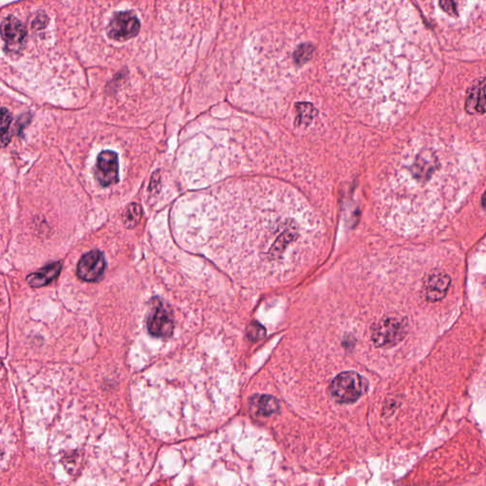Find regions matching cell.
Listing matches in <instances>:
<instances>
[{
    "label": "cell",
    "instance_id": "12",
    "mask_svg": "<svg viewBox=\"0 0 486 486\" xmlns=\"http://www.w3.org/2000/svg\"><path fill=\"white\" fill-rule=\"evenodd\" d=\"M61 269V263L49 264L44 268L39 270V271L34 273V274L29 275L27 283L29 285L34 287V288H40V287L48 285L49 283H51V281L59 277Z\"/></svg>",
    "mask_w": 486,
    "mask_h": 486
},
{
    "label": "cell",
    "instance_id": "4",
    "mask_svg": "<svg viewBox=\"0 0 486 486\" xmlns=\"http://www.w3.org/2000/svg\"><path fill=\"white\" fill-rule=\"evenodd\" d=\"M365 390L364 379L355 372H345L333 379L330 393L338 403H353L360 398Z\"/></svg>",
    "mask_w": 486,
    "mask_h": 486
},
{
    "label": "cell",
    "instance_id": "15",
    "mask_svg": "<svg viewBox=\"0 0 486 486\" xmlns=\"http://www.w3.org/2000/svg\"><path fill=\"white\" fill-rule=\"evenodd\" d=\"M141 218H142V208L137 203H132L126 209L123 220L128 228H133L139 224Z\"/></svg>",
    "mask_w": 486,
    "mask_h": 486
},
{
    "label": "cell",
    "instance_id": "17",
    "mask_svg": "<svg viewBox=\"0 0 486 486\" xmlns=\"http://www.w3.org/2000/svg\"><path fill=\"white\" fill-rule=\"evenodd\" d=\"M459 0H441L442 8L444 9L447 14L451 16L457 14V9H458Z\"/></svg>",
    "mask_w": 486,
    "mask_h": 486
},
{
    "label": "cell",
    "instance_id": "14",
    "mask_svg": "<svg viewBox=\"0 0 486 486\" xmlns=\"http://www.w3.org/2000/svg\"><path fill=\"white\" fill-rule=\"evenodd\" d=\"M467 105L470 106L471 112H482L485 111V82L482 81L481 84L474 88L471 91L470 97H468Z\"/></svg>",
    "mask_w": 486,
    "mask_h": 486
},
{
    "label": "cell",
    "instance_id": "13",
    "mask_svg": "<svg viewBox=\"0 0 486 486\" xmlns=\"http://www.w3.org/2000/svg\"><path fill=\"white\" fill-rule=\"evenodd\" d=\"M13 122V116L7 108H0V146L5 148L11 141V133L9 131Z\"/></svg>",
    "mask_w": 486,
    "mask_h": 486
},
{
    "label": "cell",
    "instance_id": "8",
    "mask_svg": "<svg viewBox=\"0 0 486 486\" xmlns=\"http://www.w3.org/2000/svg\"><path fill=\"white\" fill-rule=\"evenodd\" d=\"M105 268L103 255L98 250H94L83 255L77 266V275L82 280L94 283L102 278Z\"/></svg>",
    "mask_w": 486,
    "mask_h": 486
},
{
    "label": "cell",
    "instance_id": "9",
    "mask_svg": "<svg viewBox=\"0 0 486 486\" xmlns=\"http://www.w3.org/2000/svg\"><path fill=\"white\" fill-rule=\"evenodd\" d=\"M0 33L9 51H19L21 50L27 31L20 20L14 16H8L7 19L3 20L0 26Z\"/></svg>",
    "mask_w": 486,
    "mask_h": 486
},
{
    "label": "cell",
    "instance_id": "6",
    "mask_svg": "<svg viewBox=\"0 0 486 486\" xmlns=\"http://www.w3.org/2000/svg\"><path fill=\"white\" fill-rule=\"evenodd\" d=\"M141 23L133 11H123L115 14L108 28V34L111 39L125 42L133 39L139 33Z\"/></svg>",
    "mask_w": 486,
    "mask_h": 486
},
{
    "label": "cell",
    "instance_id": "16",
    "mask_svg": "<svg viewBox=\"0 0 486 486\" xmlns=\"http://www.w3.org/2000/svg\"><path fill=\"white\" fill-rule=\"evenodd\" d=\"M258 410L263 414H271L278 408V402L272 397H261L258 402Z\"/></svg>",
    "mask_w": 486,
    "mask_h": 486
},
{
    "label": "cell",
    "instance_id": "11",
    "mask_svg": "<svg viewBox=\"0 0 486 486\" xmlns=\"http://www.w3.org/2000/svg\"><path fill=\"white\" fill-rule=\"evenodd\" d=\"M148 330L151 335L158 338H163L171 335L173 330V321L171 313L166 312L162 306L155 308L153 312L149 315Z\"/></svg>",
    "mask_w": 486,
    "mask_h": 486
},
{
    "label": "cell",
    "instance_id": "2",
    "mask_svg": "<svg viewBox=\"0 0 486 486\" xmlns=\"http://www.w3.org/2000/svg\"><path fill=\"white\" fill-rule=\"evenodd\" d=\"M204 209L212 257L248 281L274 280L293 271L318 251L323 238L312 206L283 183L224 186L210 193Z\"/></svg>",
    "mask_w": 486,
    "mask_h": 486
},
{
    "label": "cell",
    "instance_id": "1",
    "mask_svg": "<svg viewBox=\"0 0 486 486\" xmlns=\"http://www.w3.org/2000/svg\"><path fill=\"white\" fill-rule=\"evenodd\" d=\"M333 76L362 111L380 121L425 96L436 54L410 0H339Z\"/></svg>",
    "mask_w": 486,
    "mask_h": 486
},
{
    "label": "cell",
    "instance_id": "7",
    "mask_svg": "<svg viewBox=\"0 0 486 486\" xmlns=\"http://www.w3.org/2000/svg\"><path fill=\"white\" fill-rule=\"evenodd\" d=\"M96 177L101 186L115 185L119 179V163L114 151L101 152L97 158Z\"/></svg>",
    "mask_w": 486,
    "mask_h": 486
},
{
    "label": "cell",
    "instance_id": "5",
    "mask_svg": "<svg viewBox=\"0 0 486 486\" xmlns=\"http://www.w3.org/2000/svg\"><path fill=\"white\" fill-rule=\"evenodd\" d=\"M405 322L401 318L380 319L373 327L372 339L378 348L391 347L401 341L405 335Z\"/></svg>",
    "mask_w": 486,
    "mask_h": 486
},
{
    "label": "cell",
    "instance_id": "3",
    "mask_svg": "<svg viewBox=\"0 0 486 486\" xmlns=\"http://www.w3.org/2000/svg\"><path fill=\"white\" fill-rule=\"evenodd\" d=\"M473 161L464 148L425 137L405 148L379 192L382 217L402 233H417L438 221L470 189Z\"/></svg>",
    "mask_w": 486,
    "mask_h": 486
},
{
    "label": "cell",
    "instance_id": "10",
    "mask_svg": "<svg viewBox=\"0 0 486 486\" xmlns=\"http://www.w3.org/2000/svg\"><path fill=\"white\" fill-rule=\"evenodd\" d=\"M450 278L444 272H435L428 275L425 283L424 292L428 301L441 300L450 289Z\"/></svg>",
    "mask_w": 486,
    "mask_h": 486
}]
</instances>
